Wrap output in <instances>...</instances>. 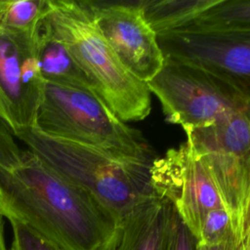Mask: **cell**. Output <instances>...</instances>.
<instances>
[{
	"instance_id": "cell-1",
	"label": "cell",
	"mask_w": 250,
	"mask_h": 250,
	"mask_svg": "<svg viewBox=\"0 0 250 250\" xmlns=\"http://www.w3.org/2000/svg\"><path fill=\"white\" fill-rule=\"evenodd\" d=\"M0 214L64 250H113L120 230L119 220L92 193L30 150L18 166H0Z\"/></svg>"
},
{
	"instance_id": "cell-2",
	"label": "cell",
	"mask_w": 250,
	"mask_h": 250,
	"mask_svg": "<svg viewBox=\"0 0 250 250\" xmlns=\"http://www.w3.org/2000/svg\"><path fill=\"white\" fill-rule=\"evenodd\" d=\"M12 134L58 174L92 193L119 222L156 195L149 177L152 161L51 137L34 127Z\"/></svg>"
},
{
	"instance_id": "cell-3",
	"label": "cell",
	"mask_w": 250,
	"mask_h": 250,
	"mask_svg": "<svg viewBox=\"0 0 250 250\" xmlns=\"http://www.w3.org/2000/svg\"><path fill=\"white\" fill-rule=\"evenodd\" d=\"M43 20L120 120L140 121L150 113L147 84L123 66L98 27L88 1L47 0Z\"/></svg>"
},
{
	"instance_id": "cell-4",
	"label": "cell",
	"mask_w": 250,
	"mask_h": 250,
	"mask_svg": "<svg viewBox=\"0 0 250 250\" xmlns=\"http://www.w3.org/2000/svg\"><path fill=\"white\" fill-rule=\"evenodd\" d=\"M34 128L59 139L153 161L142 134L120 120L94 92L45 82Z\"/></svg>"
},
{
	"instance_id": "cell-5",
	"label": "cell",
	"mask_w": 250,
	"mask_h": 250,
	"mask_svg": "<svg viewBox=\"0 0 250 250\" xmlns=\"http://www.w3.org/2000/svg\"><path fill=\"white\" fill-rule=\"evenodd\" d=\"M146 84L161 104L166 121L184 130L244 112L250 102L227 79L167 57L161 70Z\"/></svg>"
},
{
	"instance_id": "cell-6",
	"label": "cell",
	"mask_w": 250,
	"mask_h": 250,
	"mask_svg": "<svg viewBox=\"0 0 250 250\" xmlns=\"http://www.w3.org/2000/svg\"><path fill=\"white\" fill-rule=\"evenodd\" d=\"M210 176L233 228L244 229L250 204V117L246 111L184 130Z\"/></svg>"
},
{
	"instance_id": "cell-7",
	"label": "cell",
	"mask_w": 250,
	"mask_h": 250,
	"mask_svg": "<svg viewBox=\"0 0 250 250\" xmlns=\"http://www.w3.org/2000/svg\"><path fill=\"white\" fill-rule=\"evenodd\" d=\"M149 177L154 193L172 203L194 237L207 214L224 207L210 176L187 142L154 158Z\"/></svg>"
},
{
	"instance_id": "cell-8",
	"label": "cell",
	"mask_w": 250,
	"mask_h": 250,
	"mask_svg": "<svg viewBox=\"0 0 250 250\" xmlns=\"http://www.w3.org/2000/svg\"><path fill=\"white\" fill-rule=\"evenodd\" d=\"M88 2L98 27L123 66L139 80L150 81L161 70L165 57L139 2Z\"/></svg>"
},
{
	"instance_id": "cell-9",
	"label": "cell",
	"mask_w": 250,
	"mask_h": 250,
	"mask_svg": "<svg viewBox=\"0 0 250 250\" xmlns=\"http://www.w3.org/2000/svg\"><path fill=\"white\" fill-rule=\"evenodd\" d=\"M158 42L164 57L209 70L250 100V34L172 32Z\"/></svg>"
},
{
	"instance_id": "cell-10",
	"label": "cell",
	"mask_w": 250,
	"mask_h": 250,
	"mask_svg": "<svg viewBox=\"0 0 250 250\" xmlns=\"http://www.w3.org/2000/svg\"><path fill=\"white\" fill-rule=\"evenodd\" d=\"M174 206L157 195L137 206L120 222L113 250H165Z\"/></svg>"
},
{
	"instance_id": "cell-11",
	"label": "cell",
	"mask_w": 250,
	"mask_h": 250,
	"mask_svg": "<svg viewBox=\"0 0 250 250\" xmlns=\"http://www.w3.org/2000/svg\"><path fill=\"white\" fill-rule=\"evenodd\" d=\"M0 98L8 114L11 133L33 127L30 109L21 83V41L18 32L0 27Z\"/></svg>"
},
{
	"instance_id": "cell-12",
	"label": "cell",
	"mask_w": 250,
	"mask_h": 250,
	"mask_svg": "<svg viewBox=\"0 0 250 250\" xmlns=\"http://www.w3.org/2000/svg\"><path fill=\"white\" fill-rule=\"evenodd\" d=\"M38 57L45 82L89 90L95 93L90 80L72 55L42 20L37 41Z\"/></svg>"
},
{
	"instance_id": "cell-13",
	"label": "cell",
	"mask_w": 250,
	"mask_h": 250,
	"mask_svg": "<svg viewBox=\"0 0 250 250\" xmlns=\"http://www.w3.org/2000/svg\"><path fill=\"white\" fill-rule=\"evenodd\" d=\"M221 0H146L139 4L157 36L178 31Z\"/></svg>"
},
{
	"instance_id": "cell-14",
	"label": "cell",
	"mask_w": 250,
	"mask_h": 250,
	"mask_svg": "<svg viewBox=\"0 0 250 250\" xmlns=\"http://www.w3.org/2000/svg\"><path fill=\"white\" fill-rule=\"evenodd\" d=\"M175 32L250 34V0H221Z\"/></svg>"
},
{
	"instance_id": "cell-15",
	"label": "cell",
	"mask_w": 250,
	"mask_h": 250,
	"mask_svg": "<svg viewBox=\"0 0 250 250\" xmlns=\"http://www.w3.org/2000/svg\"><path fill=\"white\" fill-rule=\"evenodd\" d=\"M47 0H0V27L14 32L39 28Z\"/></svg>"
},
{
	"instance_id": "cell-16",
	"label": "cell",
	"mask_w": 250,
	"mask_h": 250,
	"mask_svg": "<svg viewBox=\"0 0 250 250\" xmlns=\"http://www.w3.org/2000/svg\"><path fill=\"white\" fill-rule=\"evenodd\" d=\"M234 230L232 221L224 207L215 209L203 220L197 235L198 245L212 246L224 242Z\"/></svg>"
},
{
	"instance_id": "cell-17",
	"label": "cell",
	"mask_w": 250,
	"mask_h": 250,
	"mask_svg": "<svg viewBox=\"0 0 250 250\" xmlns=\"http://www.w3.org/2000/svg\"><path fill=\"white\" fill-rule=\"evenodd\" d=\"M8 221L13 232L10 250H64L23 223L13 218H8Z\"/></svg>"
},
{
	"instance_id": "cell-18",
	"label": "cell",
	"mask_w": 250,
	"mask_h": 250,
	"mask_svg": "<svg viewBox=\"0 0 250 250\" xmlns=\"http://www.w3.org/2000/svg\"><path fill=\"white\" fill-rule=\"evenodd\" d=\"M197 240L188 227L174 210L169 231L167 235L165 250H196Z\"/></svg>"
},
{
	"instance_id": "cell-19",
	"label": "cell",
	"mask_w": 250,
	"mask_h": 250,
	"mask_svg": "<svg viewBox=\"0 0 250 250\" xmlns=\"http://www.w3.org/2000/svg\"><path fill=\"white\" fill-rule=\"evenodd\" d=\"M22 153L9 128L0 120V166L14 168L22 158Z\"/></svg>"
},
{
	"instance_id": "cell-20",
	"label": "cell",
	"mask_w": 250,
	"mask_h": 250,
	"mask_svg": "<svg viewBox=\"0 0 250 250\" xmlns=\"http://www.w3.org/2000/svg\"><path fill=\"white\" fill-rule=\"evenodd\" d=\"M242 241L243 230H234L224 242L212 246L197 244L196 250H239Z\"/></svg>"
},
{
	"instance_id": "cell-21",
	"label": "cell",
	"mask_w": 250,
	"mask_h": 250,
	"mask_svg": "<svg viewBox=\"0 0 250 250\" xmlns=\"http://www.w3.org/2000/svg\"><path fill=\"white\" fill-rule=\"evenodd\" d=\"M243 240L246 250H250V204L246 214L244 222V231H243Z\"/></svg>"
},
{
	"instance_id": "cell-22",
	"label": "cell",
	"mask_w": 250,
	"mask_h": 250,
	"mask_svg": "<svg viewBox=\"0 0 250 250\" xmlns=\"http://www.w3.org/2000/svg\"><path fill=\"white\" fill-rule=\"evenodd\" d=\"M0 250H7L4 236V217L0 214Z\"/></svg>"
},
{
	"instance_id": "cell-23",
	"label": "cell",
	"mask_w": 250,
	"mask_h": 250,
	"mask_svg": "<svg viewBox=\"0 0 250 250\" xmlns=\"http://www.w3.org/2000/svg\"><path fill=\"white\" fill-rule=\"evenodd\" d=\"M0 120L9 128V125H10V121H9V117H8V114L5 110V107L3 105V103L1 101V98H0ZM10 130V129H9Z\"/></svg>"
},
{
	"instance_id": "cell-24",
	"label": "cell",
	"mask_w": 250,
	"mask_h": 250,
	"mask_svg": "<svg viewBox=\"0 0 250 250\" xmlns=\"http://www.w3.org/2000/svg\"><path fill=\"white\" fill-rule=\"evenodd\" d=\"M239 250H246L245 245H244V240L242 241V243H241V245H240V247H239Z\"/></svg>"
},
{
	"instance_id": "cell-25",
	"label": "cell",
	"mask_w": 250,
	"mask_h": 250,
	"mask_svg": "<svg viewBox=\"0 0 250 250\" xmlns=\"http://www.w3.org/2000/svg\"><path fill=\"white\" fill-rule=\"evenodd\" d=\"M246 112H247V114H248V115H249V117H250V102H249V104H248V108H247Z\"/></svg>"
}]
</instances>
